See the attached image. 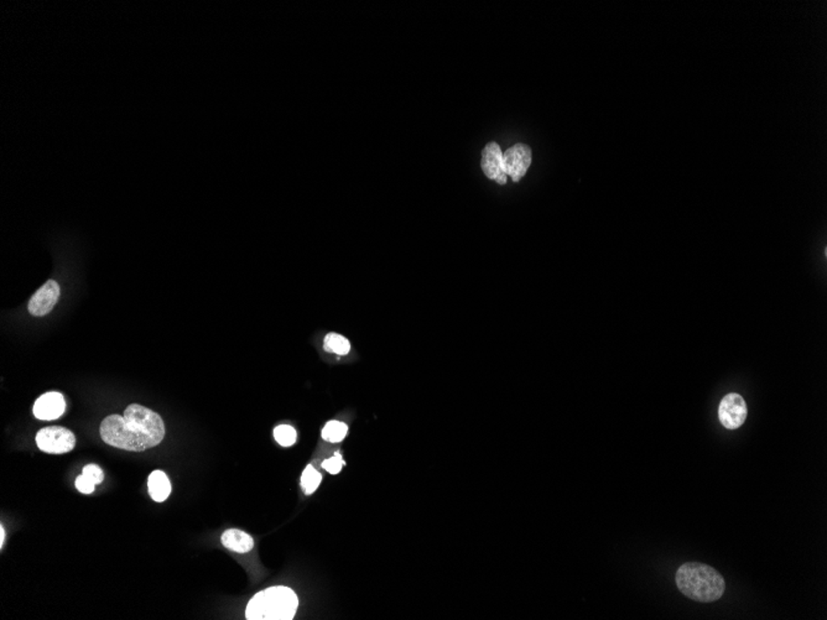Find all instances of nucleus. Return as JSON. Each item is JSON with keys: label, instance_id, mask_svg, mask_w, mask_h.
<instances>
[{"label": "nucleus", "instance_id": "obj_11", "mask_svg": "<svg viewBox=\"0 0 827 620\" xmlns=\"http://www.w3.org/2000/svg\"><path fill=\"white\" fill-rule=\"evenodd\" d=\"M148 488L150 497L153 498L155 502H164L170 495V481L164 472H153L148 479Z\"/></svg>", "mask_w": 827, "mask_h": 620}, {"label": "nucleus", "instance_id": "obj_12", "mask_svg": "<svg viewBox=\"0 0 827 620\" xmlns=\"http://www.w3.org/2000/svg\"><path fill=\"white\" fill-rule=\"evenodd\" d=\"M324 346H325L327 352L338 354V355H346L351 351V344L348 342L347 338L343 337L341 334H337V333L327 334L325 341H324Z\"/></svg>", "mask_w": 827, "mask_h": 620}, {"label": "nucleus", "instance_id": "obj_14", "mask_svg": "<svg viewBox=\"0 0 827 620\" xmlns=\"http://www.w3.org/2000/svg\"><path fill=\"white\" fill-rule=\"evenodd\" d=\"M321 481H322V476L319 472L316 471L312 465H307L303 472L301 476V487L304 489L305 494H312L316 492V489L320 486Z\"/></svg>", "mask_w": 827, "mask_h": 620}, {"label": "nucleus", "instance_id": "obj_7", "mask_svg": "<svg viewBox=\"0 0 827 620\" xmlns=\"http://www.w3.org/2000/svg\"><path fill=\"white\" fill-rule=\"evenodd\" d=\"M60 285L56 283L55 280H48V283H43V286L32 295L30 302H29V312L32 316L48 315L50 311L54 309L55 305L57 304L60 299Z\"/></svg>", "mask_w": 827, "mask_h": 620}, {"label": "nucleus", "instance_id": "obj_10", "mask_svg": "<svg viewBox=\"0 0 827 620\" xmlns=\"http://www.w3.org/2000/svg\"><path fill=\"white\" fill-rule=\"evenodd\" d=\"M222 545L225 549L235 551L237 554H246L254 547V540L251 535L238 529H230L221 537Z\"/></svg>", "mask_w": 827, "mask_h": 620}, {"label": "nucleus", "instance_id": "obj_8", "mask_svg": "<svg viewBox=\"0 0 827 620\" xmlns=\"http://www.w3.org/2000/svg\"><path fill=\"white\" fill-rule=\"evenodd\" d=\"M482 170L488 178L499 185L507 183V175L503 166V153L496 143H489L482 153Z\"/></svg>", "mask_w": 827, "mask_h": 620}, {"label": "nucleus", "instance_id": "obj_16", "mask_svg": "<svg viewBox=\"0 0 827 620\" xmlns=\"http://www.w3.org/2000/svg\"><path fill=\"white\" fill-rule=\"evenodd\" d=\"M343 465H346V463H345V460H343L342 456L340 455L338 452L335 453V456L331 457V458H328V460H326L325 462H322V467H324L326 471L328 472V473H331V474H337V473H340V472H341L342 467H343Z\"/></svg>", "mask_w": 827, "mask_h": 620}, {"label": "nucleus", "instance_id": "obj_15", "mask_svg": "<svg viewBox=\"0 0 827 620\" xmlns=\"http://www.w3.org/2000/svg\"><path fill=\"white\" fill-rule=\"evenodd\" d=\"M274 437L280 446L290 447L296 442L298 435H296L294 428H291L289 425H280L274 430Z\"/></svg>", "mask_w": 827, "mask_h": 620}, {"label": "nucleus", "instance_id": "obj_5", "mask_svg": "<svg viewBox=\"0 0 827 620\" xmlns=\"http://www.w3.org/2000/svg\"><path fill=\"white\" fill-rule=\"evenodd\" d=\"M748 409L742 395L731 393L721 400L718 407V418L723 428L727 430H737L741 428L747 418Z\"/></svg>", "mask_w": 827, "mask_h": 620}, {"label": "nucleus", "instance_id": "obj_13", "mask_svg": "<svg viewBox=\"0 0 827 620\" xmlns=\"http://www.w3.org/2000/svg\"><path fill=\"white\" fill-rule=\"evenodd\" d=\"M347 432L348 428L346 423L333 420V421L326 423L325 428L322 430V437L327 442L338 444V442H341L342 439H345Z\"/></svg>", "mask_w": 827, "mask_h": 620}, {"label": "nucleus", "instance_id": "obj_2", "mask_svg": "<svg viewBox=\"0 0 827 620\" xmlns=\"http://www.w3.org/2000/svg\"><path fill=\"white\" fill-rule=\"evenodd\" d=\"M675 581L683 596L700 603L716 602L726 591L722 575L714 567L700 562H686L679 567Z\"/></svg>", "mask_w": 827, "mask_h": 620}, {"label": "nucleus", "instance_id": "obj_19", "mask_svg": "<svg viewBox=\"0 0 827 620\" xmlns=\"http://www.w3.org/2000/svg\"><path fill=\"white\" fill-rule=\"evenodd\" d=\"M4 541H6V530H4V526H0V546L1 547L4 545Z\"/></svg>", "mask_w": 827, "mask_h": 620}, {"label": "nucleus", "instance_id": "obj_9", "mask_svg": "<svg viewBox=\"0 0 827 620\" xmlns=\"http://www.w3.org/2000/svg\"><path fill=\"white\" fill-rule=\"evenodd\" d=\"M66 409V401L62 394L51 391L40 396L34 404V415L43 421H53L62 416Z\"/></svg>", "mask_w": 827, "mask_h": 620}, {"label": "nucleus", "instance_id": "obj_1", "mask_svg": "<svg viewBox=\"0 0 827 620\" xmlns=\"http://www.w3.org/2000/svg\"><path fill=\"white\" fill-rule=\"evenodd\" d=\"M165 436V425L159 414L148 407L132 404L123 416L111 415L101 423V437L117 449L143 452L160 444Z\"/></svg>", "mask_w": 827, "mask_h": 620}, {"label": "nucleus", "instance_id": "obj_17", "mask_svg": "<svg viewBox=\"0 0 827 620\" xmlns=\"http://www.w3.org/2000/svg\"><path fill=\"white\" fill-rule=\"evenodd\" d=\"M82 474L87 477L88 479H91V481H93L96 486L97 484L102 483L103 479H104L103 471H102L101 468H99V467L96 465H85V468H83V473H82Z\"/></svg>", "mask_w": 827, "mask_h": 620}, {"label": "nucleus", "instance_id": "obj_6", "mask_svg": "<svg viewBox=\"0 0 827 620\" xmlns=\"http://www.w3.org/2000/svg\"><path fill=\"white\" fill-rule=\"evenodd\" d=\"M531 162V151L527 145L517 144L503 154V166L507 176L518 182L528 171Z\"/></svg>", "mask_w": 827, "mask_h": 620}, {"label": "nucleus", "instance_id": "obj_3", "mask_svg": "<svg viewBox=\"0 0 827 620\" xmlns=\"http://www.w3.org/2000/svg\"><path fill=\"white\" fill-rule=\"evenodd\" d=\"M299 600L293 589L270 587L256 594L246 605L249 620H291L296 614Z\"/></svg>", "mask_w": 827, "mask_h": 620}, {"label": "nucleus", "instance_id": "obj_4", "mask_svg": "<svg viewBox=\"0 0 827 620\" xmlns=\"http://www.w3.org/2000/svg\"><path fill=\"white\" fill-rule=\"evenodd\" d=\"M36 444L43 452L62 455L75 449L76 437L67 428L51 426L39 431L36 435Z\"/></svg>", "mask_w": 827, "mask_h": 620}, {"label": "nucleus", "instance_id": "obj_18", "mask_svg": "<svg viewBox=\"0 0 827 620\" xmlns=\"http://www.w3.org/2000/svg\"><path fill=\"white\" fill-rule=\"evenodd\" d=\"M76 487H77V489L81 493H83V494H91L95 491L96 484L91 479H88L87 477L82 474V476L77 477V479H76Z\"/></svg>", "mask_w": 827, "mask_h": 620}]
</instances>
